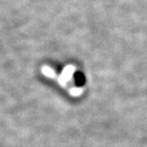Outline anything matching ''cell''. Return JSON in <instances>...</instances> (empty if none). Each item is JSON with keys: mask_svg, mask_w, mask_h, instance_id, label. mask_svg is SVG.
<instances>
[{"mask_svg": "<svg viewBox=\"0 0 147 147\" xmlns=\"http://www.w3.org/2000/svg\"><path fill=\"white\" fill-rule=\"evenodd\" d=\"M74 72H75V68H74L73 66L71 65L66 66L65 68H64L62 74L58 76V82H59L62 86H65L67 82L72 79Z\"/></svg>", "mask_w": 147, "mask_h": 147, "instance_id": "obj_1", "label": "cell"}, {"mask_svg": "<svg viewBox=\"0 0 147 147\" xmlns=\"http://www.w3.org/2000/svg\"><path fill=\"white\" fill-rule=\"evenodd\" d=\"M42 73L45 75L46 76H48L50 78H55V73L52 68H50L48 66H44L42 68Z\"/></svg>", "mask_w": 147, "mask_h": 147, "instance_id": "obj_2", "label": "cell"}, {"mask_svg": "<svg viewBox=\"0 0 147 147\" xmlns=\"http://www.w3.org/2000/svg\"><path fill=\"white\" fill-rule=\"evenodd\" d=\"M81 93H82V89L78 87H74L70 90V94H71L72 96H79V95H81Z\"/></svg>", "mask_w": 147, "mask_h": 147, "instance_id": "obj_3", "label": "cell"}]
</instances>
